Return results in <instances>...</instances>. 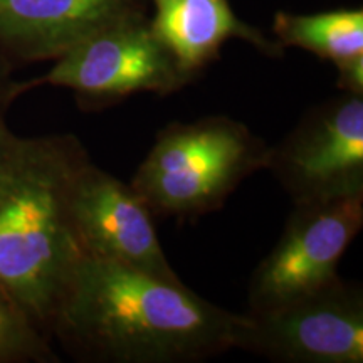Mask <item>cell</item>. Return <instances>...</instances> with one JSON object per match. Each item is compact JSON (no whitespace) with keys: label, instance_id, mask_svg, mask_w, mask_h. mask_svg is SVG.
<instances>
[{"label":"cell","instance_id":"obj_10","mask_svg":"<svg viewBox=\"0 0 363 363\" xmlns=\"http://www.w3.org/2000/svg\"><path fill=\"white\" fill-rule=\"evenodd\" d=\"M152 29L174 54L182 69L195 76L219 57L229 39H242L267 56H281L283 45L272 43L256 27L239 19L229 0H152Z\"/></svg>","mask_w":363,"mask_h":363},{"label":"cell","instance_id":"obj_12","mask_svg":"<svg viewBox=\"0 0 363 363\" xmlns=\"http://www.w3.org/2000/svg\"><path fill=\"white\" fill-rule=\"evenodd\" d=\"M51 362L44 331L0 286V362Z\"/></svg>","mask_w":363,"mask_h":363},{"label":"cell","instance_id":"obj_14","mask_svg":"<svg viewBox=\"0 0 363 363\" xmlns=\"http://www.w3.org/2000/svg\"><path fill=\"white\" fill-rule=\"evenodd\" d=\"M9 99L11 98H9L7 91H4L2 86H0V147H2V143L12 135L11 131L7 130L6 121H4V110H6V103L9 101Z\"/></svg>","mask_w":363,"mask_h":363},{"label":"cell","instance_id":"obj_1","mask_svg":"<svg viewBox=\"0 0 363 363\" xmlns=\"http://www.w3.org/2000/svg\"><path fill=\"white\" fill-rule=\"evenodd\" d=\"M239 321L184 283L83 256L52 330L89 362L194 363L234 348Z\"/></svg>","mask_w":363,"mask_h":363},{"label":"cell","instance_id":"obj_6","mask_svg":"<svg viewBox=\"0 0 363 363\" xmlns=\"http://www.w3.org/2000/svg\"><path fill=\"white\" fill-rule=\"evenodd\" d=\"M363 225V194L294 203L276 246L247 286L249 311L274 308L338 279V262Z\"/></svg>","mask_w":363,"mask_h":363},{"label":"cell","instance_id":"obj_3","mask_svg":"<svg viewBox=\"0 0 363 363\" xmlns=\"http://www.w3.org/2000/svg\"><path fill=\"white\" fill-rule=\"evenodd\" d=\"M269 145L229 116L167 125L131 180L153 216L194 217L224 206L247 177L266 169Z\"/></svg>","mask_w":363,"mask_h":363},{"label":"cell","instance_id":"obj_2","mask_svg":"<svg viewBox=\"0 0 363 363\" xmlns=\"http://www.w3.org/2000/svg\"><path fill=\"white\" fill-rule=\"evenodd\" d=\"M88 160L71 135H11L0 147V286L43 331L52 330L84 256L71 192Z\"/></svg>","mask_w":363,"mask_h":363},{"label":"cell","instance_id":"obj_4","mask_svg":"<svg viewBox=\"0 0 363 363\" xmlns=\"http://www.w3.org/2000/svg\"><path fill=\"white\" fill-rule=\"evenodd\" d=\"M192 79L143 13H136L72 45L57 57L48 74L27 86L67 88L86 108L101 110L136 93L165 96Z\"/></svg>","mask_w":363,"mask_h":363},{"label":"cell","instance_id":"obj_13","mask_svg":"<svg viewBox=\"0 0 363 363\" xmlns=\"http://www.w3.org/2000/svg\"><path fill=\"white\" fill-rule=\"evenodd\" d=\"M338 69V88L343 93L360 94L363 96V56L348 59L337 65Z\"/></svg>","mask_w":363,"mask_h":363},{"label":"cell","instance_id":"obj_9","mask_svg":"<svg viewBox=\"0 0 363 363\" xmlns=\"http://www.w3.org/2000/svg\"><path fill=\"white\" fill-rule=\"evenodd\" d=\"M136 13L142 11L135 0H0V40L24 57H59Z\"/></svg>","mask_w":363,"mask_h":363},{"label":"cell","instance_id":"obj_5","mask_svg":"<svg viewBox=\"0 0 363 363\" xmlns=\"http://www.w3.org/2000/svg\"><path fill=\"white\" fill-rule=\"evenodd\" d=\"M234 348L283 363H362V288L338 278L279 306L247 311Z\"/></svg>","mask_w":363,"mask_h":363},{"label":"cell","instance_id":"obj_8","mask_svg":"<svg viewBox=\"0 0 363 363\" xmlns=\"http://www.w3.org/2000/svg\"><path fill=\"white\" fill-rule=\"evenodd\" d=\"M71 216L84 256L182 283L158 240L153 214L131 184L88 160L76 175Z\"/></svg>","mask_w":363,"mask_h":363},{"label":"cell","instance_id":"obj_7","mask_svg":"<svg viewBox=\"0 0 363 363\" xmlns=\"http://www.w3.org/2000/svg\"><path fill=\"white\" fill-rule=\"evenodd\" d=\"M264 170L293 203L363 194V96L343 93L308 111L269 147Z\"/></svg>","mask_w":363,"mask_h":363},{"label":"cell","instance_id":"obj_11","mask_svg":"<svg viewBox=\"0 0 363 363\" xmlns=\"http://www.w3.org/2000/svg\"><path fill=\"white\" fill-rule=\"evenodd\" d=\"M272 30L281 45L305 49L335 66L363 56V11L338 9L320 13L278 12Z\"/></svg>","mask_w":363,"mask_h":363}]
</instances>
